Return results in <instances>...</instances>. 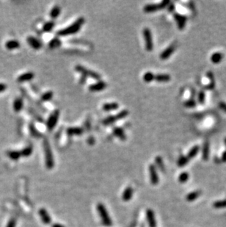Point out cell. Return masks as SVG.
<instances>
[{
	"instance_id": "obj_5",
	"label": "cell",
	"mask_w": 226,
	"mask_h": 227,
	"mask_svg": "<svg viewBox=\"0 0 226 227\" xmlns=\"http://www.w3.org/2000/svg\"><path fill=\"white\" fill-rule=\"evenodd\" d=\"M170 4V2L169 0H164L162 2L158 4H148V5H146V6L143 7V10L147 14H151V13H154L159 10H162L165 7H168Z\"/></svg>"
},
{
	"instance_id": "obj_46",
	"label": "cell",
	"mask_w": 226,
	"mask_h": 227,
	"mask_svg": "<svg viewBox=\"0 0 226 227\" xmlns=\"http://www.w3.org/2000/svg\"><path fill=\"white\" fill-rule=\"evenodd\" d=\"M168 7H169V10H170V11H173V10H174V9H175V5H174V4H173V3H172V4H170Z\"/></svg>"
},
{
	"instance_id": "obj_29",
	"label": "cell",
	"mask_w": 226,
	"mask_h": 227,
	"mask_svg": "<svg viewBox=\"0 0 226 227\" xmlns=\"http://www.w3.org/2000/svg\"><path fill=\"white\" fill-rule=\"evenodd\" d=\"M53 96H54L53 92L51 91H46L41 95V100L42 101V102H49V101L52 100Z\"/></svg>"
},
{
	"instance_id": "obj_28",
	"label": "cell",
	"mask_w": 226,
	"mask_h": 227,
	"mask_svg": "<svg viewBox=\"0 0 226 227\" xmlns=\"http://www.w3.org/2000/svg\"><path fill=\"white\" fill-rule=\"evenodd\" d=\"M155 162H156V166L158 167V168H159V169L161 170L162 173H165V165H164L162 158L159 156L156 157L155 159Z\"/></svg>"
},
{
	"instance_id": "obj_39",
	"label": "cell",
	"mask_w": 226,
	"mask_h": 227,
	"mask_svg": "<svg viewBox=\"0 0 226 227\" xmlns=\"http://www.w3.org/2000/svg\"><path fill=\"white\" fill-rule=\"evenodd\" d=\"M188 179H189V174H188V173H186V172L181 173L179 175V177H178V181L181 183H185Z\"/></svg>"
},
{
	"instance_id": "obj_17",
	"label": "cell",
	"mask_w": 226,
	"mask_h": 227,
	"mask_svg": "<svg viewBox=\"0 0 226 227\" xmlns=\"http://www.w3.org/2000/svg\"><path fill=\"white\" fill-rule=\"evenodd\" d=\"M34 76H35V74H34L33 72H30V71L29 72H26L21 74L18 77V79H17V81L18 82H24L30 81V80H33Z\"/></svg>"
},
{
	"instance_id": "obj_11",
	"label": "cell",
	"mask_w": 226,
	"mask_h": 227,
	"mask_svg": "<svg viewBox=\"0 0 226 227\" xmlns=\"http://www.w3.org/2000/svg\"><path fill=\"white\" fill-rule=\"evenodd\" d=\"M27 41L28 44H29L33 49L39 50L42 48V44H41V41H39L38 39H37L36 37L30 35V36L27 37Z\"/></svg>"
},
{
	"instance_id": "obj_48",
	"label": "cell",
	"mask_w": 226,
	"mask_h": 227,
	"mask_svg": "<svg viewBox=\"0 0 226 227\" xmlns=\"http://www.w3.org/2000/svg\"><path fill=\"white\" fill-rule=\"evenodd\" d=\"M52 227H65V226H64L63 225H62L60 224H57V223H56V224H54L53 225H52Z\"/></svg>"
},
{
	"instance_id": "obj_26",
	"label": "cell",
	"mask_w": 226,
	"mask_h": 227,
	"mask_svg": "<svg viewBox=\"0 0 226 227\" xmlns=\"http://www.w3.org/2000/svg\"><path fill=\"white\" fill-rule=\"evenodd\" d=\"M60 13H61V8L58 5H55L52 7V9L50 11V17L53 19H55L60 16Z\"/></svg>"
},
{
	"instance_id": "obj_37",
	"label": "cell",
	"mask_w": 226,
	"mask_h": 227,
	"mask_svg": "<svg viewBox=\"0 0 226 227\" xmlns=\"http://www.w3.org/2000/svg\"><path fill=\"white\" fill-rule=\"evenodd\" d=\"M214 208L216 209H223V208H226V199L222 201H216L213 204Z\"/></svg>"
},
{
	"instance_id": "obj_10",
	"label": "cell",
	"mask_w": 226,
	"mask_h": 227,
	"mask_svg": "<svg viewBox=\"0 0 226 227\" xmlns=\"http://www.w3.org/2000/svg\"><path fill=\"white\" fill-rule=\"evenodd\" d=\"M176 44H171L170 46H169L168 47H167V49H165L162 52L159 56L160 58H161L162 60H163V61L167 60V58H169L171 55H172V54H173V52H174L175 50H176Z\"/></svg>"
},
{
	"instance_id": "obj_3",
	"label": "cell",
	"mask_w": 226,
	"mask_h": 227,
	"mask_svg": "<svg viewBox=\"0 0 226 227\" xmlns=\"http://www.w3.org/2000/svg\"><path fill=\"white\" fill-rule=\"evenodd\" d=\"M75 70L84 77H90L95 80H98V81L101 80V75L99 74H98L95 71L90 70V69L87 68L81 65H76L75 66Z\"/></svg>"
},
{
	"instance_id": "obj_25",
	"label": "cell",
	"mask_w": 226,
	"mask_h": 227,
	"mask_svg": "<svg viewBox=\"0 0 226 227\" xmlns=\"http://www.w3.org/2000/svg\"><path fill=\"white\" fill-rule=\"evenodd\" d=\"M203 159L205 161L208 160V157H209V143L208 141L205 142L204 146L203 148Z\"/></svg>"
},
{
	"instance_id": "obj_30",
	"label": "cell",
	"mask_w": 226,
	"mask_h": 227,
	"mask_svg": "<svg viewBox=\"0 0 226 227\" xmlns=\"http://www.w3.org/2000/svg\"><path fill=\"white\" fill-rule=\"evenodd\" d=\"M29 130L30 134L33 137H35V138H40L41 136V133L37 130L36 128H35V125L33 124V123H30L29 125Z\"/></svg>"
},
{
	"instance_id": "obj_35",
	"label": "cell",
	"mask_w": 226,
	"mask_h": 227,
	"mask_svg": "<svg viewBox=\"0 0 226 227\" xmlns=\"http://www.w3.org/2000/svg\"><path fill=\"white\" fill-rule=\"evenodd\" d=\"M33 148L32 146H29L25 147L21 151V154L22 157H29L33 154Z\"/></svg>"
},
{
	"instance_id": "obj_43",
	"label": "cell",
	"mask_w": 226,
	"mask_h": 227,
	"mask_svg": "<svg viewBox=\"0 0 226 227\" xmlns=\"http://www.w3.org/2000/svg\"><path fill=\"white\" fill-rule=\"evenodd\" d=\"M16 219L12 218V219H10V221H9L8 224H7L6 227H16Z\"/></svg>"
},
{
	"instance_id": "obj_22",
	"label": "cell",
	"mask_w": 226,
	"mask_h": 227,
	"mask_svg": "<svg viewBox=\"0 0 226 227\" xmlns=\"http://www.w3.org/2000/svg\"><path fill=\"white\" fill-rule=\"evenodd\" d=\"M119 108V104L117 102H110L105 103L103 105V110L104 111H112V110H116Z\"/></svg>"
},
{
	"instance_id": "obj_13",
	"label": "cell",
	"mask_w": 226,
	"mask_h": 227,
	"mask_svg": "<svg viewBox=\"0 0 226 227\" xmlns=\"http://www.w3.org/2000/svg\"><path fill=\"white\" fill-rule=\"evenodd\" d=\"M174 18L176 20L177 26L180 29H183L185 27L186 17L185 16L179 14H174Z\"/></svg>"
},
{
	"instance_id": "obj_42",
	"label": "cell",
	"mask_w": 226,
	"mask_h": 227,
	"mask_svg": "<svg viewBox=\"0 0 226 227\" xmlns=\"http://www.w3.org/2000/svg\"><path fill=\"white\" fill-rule=\"evenodd\" d=\"M197 99H198V102L200 104H204L205 102V93L203 91H201L198 93V96H197Z\"/></svg>"
},
{
	"instance_id": "obj_49",
	"label": "cell",
	"mask_w": 226,
	"mask_h": 227,
	"mask_svg": "<svg viewBox=\"0 0 226 227\" xmlns=\"http://www.w3.org/2000/svg\"><path fill=\"white\" fill-rule=\"evenodd\" d=\"M141 227H144V224H142V226H141Z\"/></svg>"
},
{
	"instance_id": "obj_33",
	"label": "cell",
	"mask_w": 226,
	"mask_h": 227,
	"mask_svg": "<svg viewBox=\"0 0 226 227\" xmlns=\"http://www.w3.org/2000/svg\"><path fill=\"white\" fill-rule=\"evenodd\" d=\"M199 152V146H195L194 147L192 148L191 149H190V151H189V153H188L187 155V157L189 159H193V157H195L196 155L198 154Z\"/></svg>"
},
{
	"instance_id": "obj_1",
	"label": "cell",
	"mask_w": 226,
	"mask_h": 227,
	"mask_svg": "<svg viewBox=\"0 0 226 227\" xmlns=\"http://www.w3.org/2000/svg\"><path fill=\"white\" fill-rule=\"evenodd\" d=\"M84 22H85V20H84L83 17L79 18L78 19H76L73 24L69 25L68 27L58 31L56 33V35L59 37H65L68 36L70 35L75 34V33H78L80 30V29L83 26Z\"/></svg>"
},
{
	"instance_id": "obj_4",
	"label": "cell",
	"mask_w": 226,
	"mask_h": 227,
	"mask_svg": "<svg viewBox=\"0 0 226 227\" xmlns=\"http://www.w3.org/2000/svg\"><path fill=\"white\" fill-rule=\"evenodd\" d=\"M97 209L99 212V214L101 217V220L102 221V224L104 225L105 226H111L112 225V220H111L110 215H109L108 212L106 208H105L104 205L103 204L99 203L97 205Z\"/></svg>"
},
{
	"instance_id": "obj_19",
	"label": "cell",
	"mask_w": 226,
	"mask_h": 227,
	"mask_svg": "<svg viewBox=\"0 0 226 227\" xmlns=\"http://www.w3.org/2000/svg\"><path fill=\"white\" fill-rule=\"evenodd\" d=\"M5 48L8 50H14V49H17L20 47L21 44L19 43V41H18L17 40H9L7 41L6 43H5Z\"/></svg>"
},
{
	"instance_id": "obj_12",
	"label": "cell",
	"mask_w": 226,
	"mask_h": 227,
	"mask_svg": "<svg viewBox=\"0 0 226 227\" xmlns=\"http://www.w3.org/2000/svg\"><path fill=\"white\" fill-rule=\"evenodd\" d=\"M107 83L103 81H98L96 83H94L93 85L89 86V91L91 92H99L103 91L107 88Z\"/></svg>"
},
{
	"instance_id": "obj_23",
	"label": "cell",
	"mask_w": 226,
	"mask_h": 227,
	"mask_svg": "<svg viewBox=\"0 0 226 227\" xmlns=\"http://www.w3.org/2000/svg\"><path fill=\"white\" fill-rule=\"evenodd\" d=\"M170 76L167 74H159L155 75L154 80L159 82H167L170 80Z\"/></svg>"
},
{
	"instance_id": "obj_8",
	"label": "cell",
	"mask_w": 226,
	"mask_h": 227,
	"mask_svg": "<svg viewBox=\"0 0 226 227\" xmlns=\"http://www.w3.org/2000/svg\"><path fill=\"white\" fill-rule=\"evenodd\" d=\"M143 36H144L145 43H146V49L148 52H151L154 49L153 39H152V34L149 28H144L142 31Z\"/></svg>"
},
{
	"instance_id": "obj_40",
	"label": "cell",
	"mask_w": 226,
	"mask_h": 227,
	"mask_svg": "<svg viewBox=\"0 0 226 227\" xmlns=\"http://www.w3.org/2000/svg\"><path fill=\"white\" fill-rule=\"evenodd\" d=\"M207 76H208V78L210 79V81H211L210 85L208 86V87L209 88L208 89H214V85H215V83H214V75H213L212 72H208L207 73Z\"/></svg>"
},
{
	"instance_id": "obj_31",
	"label": "cell",
	"mask_w": 226,
	"mask_h": 227,
	"mask_svg": "<svg viewBox=\"0 0 226 227\" xmlns=\"http://www.w3.org/2000/svg\"><path fill=\"white\" fill-rule=\"evenodd\" d=\"M7 155L13 160H18L21 157V154L19 151H10L7 152Z\"/></svg>"
},
{
	"instance_id": "obj_36",
	"label": "cell",
	"mask_w": 226,
	"mask_h": 227,
	"mask_svg": "<svg viewBox=\"0 0 226 227\" xmlns=\"http://www.w3.org/2000/svg\"><path fill=\"white\" fill-rule=\"evenodd\" d=\"M60 45H61V41H60V39H58L57 37H56V38L52 39V40L50 41L49 46V47L51 49H54L59 47Z\"/></svg>"
},
{
	"instance_id": "obj_38",
	"label": "cell",
	"mask_w": 226,
	"mask_h": 227,
	"mask_svg": "<svg viewBox=\"0 0 226 227\" xmlns=\"http://www.w3.org/2000/svg\"><path fill=\"white\" fill-rule=\"evenodd\" d=\"M189 158L185 156H181L178 160V166L179 167H184L189 162Z\"/></svg>"
},
{
	"instance_id": "obj_2",
	"label": "cell",
	"mask_w": 226,
	"mask_h": 227,
	"mask_svg": "<svg viewBox=\"0 0 226 227\" xmlns=\"http://www.w3.org/2000/svg\"><path fill=\"white\" fill-rule=\"evenodd\" d=\"M43 150L45 153V162L48 169H52L54 166V157L52 155V151L51 149L49 142L47 139L43 140Z\"/></svg>"
},
{
	"instance_id": "obj_16",
	"label": "cell",
	"mask_w": 226,
	"mask_h": 227,
	"mask_svg": "<svg viewBox=\"0 0 226 227\" xmlns=\"http://www.w3.org/2000/svg\"><path fill=\"white\" fill-rule=\"evenodd\" d=\"M83 132L84 130L81 127H69L66 130L67 135L69 136H80Z\"/></svg>"
},
{
	"instance_id": "obj_47",
	"label": "cell",
	"mask_w": 226,
	"mask_h": 227,
	"mask_svg": "<svg viewBox=\"0 0 226 227\" xmlns=\"http://www.w3.org/2000/svg\"><path fill=\"white\" fill-rule=\"evenodd\" d=\"M222 160L223 162H226V151H224L223 155H222Z\"/></svg>"
},
{
	"instance_id": "obj_41",
	"label": "cell",
	"mask_w": 226,
	"mask_h": 227,
	"mask_svg": "<svg viewBox=\"0 0 226 227\" xmlns=\"http://www.w3.org/2000/svg\"><path fill=\"white\" fill-rule=\"evenodd\" d=\"M184 105H185L186 108H193L195 107V105H196V102H195V101L193 99H189V100L186 101V102L184 103Z\"/></svg>"
},
{
	"instance_id": "obj_24",
	"label": "cell",
	"mask_w": 226,
	"mask_h": 227,
	"mask_svg": "<svg viewBox=\"0 0 226 227\" xmlns=\"http://www.w3.org/2000/svg\"><path fill=\"white\" fill-rule=\"evenodd\" d=\"M201 195V191L200 190H196V191H193V192L189 193L186 197V201L187 202H194L195 200H196L198 197Z\"/></svg>"
},
{
	"instance_id": "obj_32",
	"label": "cell",
	"mask_w": 226,
	"mask_h": 227,
	"mask_svg": "<svg viewBox=\"0 0 226 227\" xmlns=\"http://www.w3.org/2000/svg\"><path fill=\"white\" fill-rule=\"evenodd\" d=\"M54 27V22H52V21H50V22H47L43 24V31L45 32V33H50L51 31L52 30Z\"/></svg>"
},
{
	"instance_id": "obj_14",
	"label": "cell",
	"mask_w": 226,
	"mask_h": 227,
	"mask_svg": "<svg viewBox=\"0 0 226 227\" xmlns=\"http://www.w3.org/2000/svg\"><path fill=\"white\" fill-rule=\"evenodd\" d=\"M146 217L150 227H156V221L155 218V214L152 209H148L146 211Z\"/></svg>"
},
{
	"instance_id": "obj_21",
	"label": "cell",
	"mask_w": 226,
	"mask_h": 227,
	"mask_svg": "<svg viewBox=\"0 0 226 227\" xmlns=\"http://www.w3.org/2000/svg\"><path fill=\"white\" fill-rule=\"evenodd\" d=\"M113 134L115 135V136H116L117 138H118L121 140H127L126 133L123 131V129L120 128V127H115V128L113 129Z\"/></svg>"
},
{
	"instance_id": "obj_50",
	"label": "cell",
	"mask_w": 226,
	"mask_h": 227,
	"mask_svg": "<svg viewBox=\"0 0 226 227\" xmlns=\"http://www.w3.org/2000/svg\"><path fill=\"white\" fill-rule=\"evenodd\" d=\"M225 144H226V138L225 139Z\"/></svg>"
},
{
	"instance_id": "obj_15",
	"label": "cell",
	"mask_w": 226,
	"mask_h": 227,
	"mask_svg": "<svg viewBox=\"0 0 226 227\" xmlns=\"http://www.w3.org/2000/svg\"><path fill=\"white\" fill-rule=\"evenodd\" d=\"M39 215H40L41 218L43 222V224L46 225L51 224V222H52V218H51L49 214L48 213L46 209H43V208L39 210Z\"/></svg>"
},
{
	"instance_id": "obj_34",
	"label": "cell",
	"mask_w": 226,
	"mask_h": 227,
	"mask_svg": "<svg viewBox=\"0 0 226 227\" xmlns=\"http://www.w3.org/2000/svg\"><path fill=\"white\" fill-rule=\"evenodd\" d=\"M154 79H155V75H154L152 72H150V71L146 72V74H144V76H143V80L146 82H147V83H149V82L154 81Z\"/></svg>"
},
{
	"instance_id": "obj_20",
	"label": "cell",
	"mask_w": 226,
	"mask_h": 227,
	"mask_svg": "<svg viewBox=\"0 0 226 227\" xmlns=\"http://www.w3.org/2000/svg\"><path fill=\"white\" fill-rule=\"evenodd\" d=\"M134 190L133 188L131 187H128L125 189V190L123 191V195H122V199L124 202H129L133 196Z\"/></svg>"
},
{
	"instance_id": "obj_44",
	"label": "cell",
	"mask_w": 226,
	"mask_h": 227,
	"mask_svg": "<svg viewBox=\"0 0 226 227\" xmlns=\"http://www.w3.org/2000/svg\"><path fill=\"white\" fill-rule=\"evenodd\" d=\"M7 89V85L5 83H0V93L4 92Z\"/></svg>"
},
{
	"instance_id": "obj_27",
	"label": "cell",
	"mask_w": 226,
	"mask_h": 227,
	"mask_svg": "<svg viewBox=\"0 0 226 227\" xmlns=\"http://www.w3.org/2000/svg\"><path fill=\"white\" fill-rule=\"evenodd\" d=\"M223 54L220 53V52H215V53L213 54L211 56V61H212V63L216 64V63H219L221 62L222 60H223Z\"/></svg>"
},
{
	"instance_id": "obj_7",
	"label": "cell",
	"mask_w": 226,
	"mask_h": 227,
	"mask_svg": "<svg viewBox=\"0 0 226 227\" xmlns=\"http://www.w3.org/2000/svg\"><path fill=\"white\" fill-rule=\"evenodd\" d=\"M60 117V111L58 110H55L49 115L48 120L46 121V127L49 131H52L54 129L58 122Z\"/></svg>"
},
{
	"instance_id": "obj_45",
	"label": "cell",
	"mask_w": 226,
	"mask_h": 227,
	"mask_svg": "<svg viewBox=\"0 0 226 227\" xmlns=\"http://www.w3.org/2000/svg\"><path fill=\"white\" fill-rule=\"evenodd\" d=\"M220 108L223 110L224 111L226 112V103L225 102H220Z\"/></svg>"
},
{
	"instance_id": "obj_18",
	"label": "cell",
	"mask_w": 226,
	"mask_h": 227,
	"mask_svg": "<svg viewBox=\"0 0 226 227\" xmlns=\"http://www.w3.org/2000/svg\"><path fill=\"white\" fill-rule=\"evenodd\" d=\"M13 108H14L15 112H19L24 108L23 99L21 98V97H18L15 99L14 104H13Z\"/></svg>"
},
{
	"instance_id": "obj_9",
	"label": "cell",
	"mask_w": 226,
	"mask_h": 227,
	"mask_svg": "<svg viewBox=\"0 0 226 227\" xmlns=\"http://www.w3.org/2000/svg\"><path fill=\"white\" fill-rule=\"evenodd\" d=\"M150 177V182L151 184L154 185H157L159 183V176H158L157 170H156V167L155 165L150 164L148 168Z\"/></svg>"
},
{
	"instance_id": "obj_6",
	"label": "cell",
	"mask_w": 226,
	"mask_h": 227,
	"mask_svg": "<svg viewBox=\"0 0 226 227\" xmlns=\"http://www.w3.org/2000/svg\"><path fill=\"white\" fill-rule=\"evenodd\" d=\"M129 111L127 110H122V111H120V112H118V113L115 114V115L109 116V117H107L105 119H103L102 123H103V124L105 126L110 125L113 123L116 122V121L125 119L127 116L129 115Z\"/></svg>"
}]
</instances>
